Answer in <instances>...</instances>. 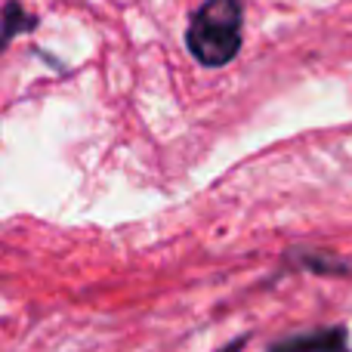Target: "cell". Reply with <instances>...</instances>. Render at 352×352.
I'll return each instance as SVG.
<instances>
[{"label":"cell","instance_id":"obj_1","mask_svg":"<svg viewBox=\"0 0 352 352\" xmlns=\"http://www.w3.org/2000/svg\"><path fill=\"white\" fill-rule=\"evenodd\" d=\"M241 0H204L192 16L186 43L192 56L207 68H219L235 59L241 47Z\"/></svg>","mask_w":352,"mask_h":352},{"label":"cell","instance_id":"obj_3","mask_svg":"<svg viewBox=\"0 0 352 352\" xmlns=\"http://www.w3.org/2000/svg\"><path fill=\"white\" fill-rule=\"evenodd\" d=\"M31 25H34V16L31 12H25L19 3H10L3 10V31H0V47H3L6 41H10L12 34H19V31H28Z\"/></svg>","mask_w":352,"mask_h":352},{"label":"cell","instance_id":"obj_2","mask_svg":"<svg viewBox=\"0 0 352 352\" xmlns=\"http://www.w3.org/2000/svg\"><path fill=\"white\" fill-rule=\"evenodd\" d=\"M269 352H349V334L346 328H322L272 343Z\"/></svg>","mask_w":352,"mask_h":352}]
</instances>
